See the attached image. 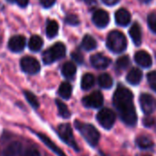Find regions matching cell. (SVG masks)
Segmentation results:
<instances>
[{
  "mask_svg": "<svg viewBox=\"0 0 156 156\" xmlns=\"http://www.w3.org/2000/svg\"><path fill=\"white\" fill-rule=\"evenodd\" d=\"M71 57H72V58H73L77 63H79V64H81V63L84 61V58H83L82 54L80 53V52H78V51L73 52V53L71 54Z\"/></svg>",
  "mask_w": 156,
  "mask_h": 156,
  "instance_id": "obj_33",
  "label": "cell"
},
{
  "mask_svg": "<svg viewBox=\"0 0 156 156\" xmlns=\"http://www.w3.org/2000/svg\"><path fill=\"white\" fill-rule=\"evenodd\" d=\"M82 103L87 108H100L103 104V96L100 91H93L82 99Z\"/></svg>",
  "mask_w": 156,
  "mask_h": 156,
  "instance_id": "obj_9",
  "label": "cell"
},
{
  "mask_svg": "<svg viewBox=\"0 0 156 156\" xmlns=\"http://www.w3.org/2000/svg\"><path fill=\"white\" fill-rule=\"evenodd\" d=\"M23 147L19 142L10 144L4 151L3 156H23Z\"/></svg>",
  "mask_w": 156,
  "mask_h": 156,
  "instance_id": "obj_16",
  "label": "cell"
},
{
  "mask_svg": "<svg viewBox=\"0 0 156 156\" xmlns=\"http://www.w3.org/2000/svg\"><path fill=\"white\" fill-rule=\"evenodd\" d=\"M143 79V72L139 69H133L129 71L126 80L132 85H138Z\"/></svg>",
  "mask_w": 156,
  "mask_h": 156,
  "instance_id": "obj_18",
  "label": "cell"
},
{
  "mask_svg": "<svg viewBox=\"0 0 156 156\" xmlns=\"http://www.w3.org/2000/svg\"><path fill=\"white\" fill-rule=\"evenodd\" d=\"M15 2H16L19 6H21V7H26V6L28 5L29 0H16Z\"/></svg>",
  "mask_w": 156,
  "mask_h": 156,
  "instance_id": "obj_36",
  "label": "cell"
},
{
  "mask_svg": "<svg viewBox=\"0 0 156 156\" xmlns=\"http://www.w3.org/2000/svg\"><path fill=\"white\" fill-rule=\"evenodd\" d=\"M84 2H86V3H88V4H90V3H91L93 0H83Z\"/></svg>",
  "mask_w": 156,
  "mask_h": 156,
  "instance_id": "obj_40",
  "label": "cell"
},
{
  "mask_svg": "<svg viewBox=\"0 0 156 156\" xmlns=\"http://www.w3.org/2000/svg\"><path fill=\"white\" fill-rule=\"evenodd\" d=\"M107 47L110 50L115 53L123 52L127 48V40L125 36L118 30L111 32L107 37Z\"/></svg>",
  "mask_w": 156,
  "mask_h": 156,
  "instance_id": "obj_3",
  "label": "cell"
},
{
  "mask_svg": "<svg viewBox=\"0 0 156 156\" xmlns=\"http://www.w3.org/2000/svg\"><path fill=\"white\" fill-rule=\"evenodd\" d=\"M130 36L132 37L133 42L136 46H140L142 43V31H141V27L138 23H134L132 27L130 28Z\"/></svg>",
  "mask_w": 156,
  "mask_h": 156,
  "instance_id": "obj_17",
  "label": "cell"
},
{
  "mask_svg": "<svg viewBox=\"0 0 156 156\" xmlns=\"http://www.w3.org/2000/svg\"><path fill=\"white\" fill-rule=\"evenodd\" d=\"M147 80L151 85V87L156 90V71H151L147 75Z\"/></svg>",
  "mask_w": 156,
  "mask_h": 156,
  "instance_id": "obj_32",
  "label": "cell"
},
{
  "mask_svg": "<svg viewBox=\"0 0 156 156\" xmlns=\"http://www.w3.org/2000/svg\"><path fill=\"white\" fill-rule=\"evenodd\" d=\"M58 134L60 137V139L66 143L69 146L73 148L75 151H79L80 148L74 139L73 133H72V128L69 123H63L58 125Z\"/></svg>",
  "mask_w": 156,
  "mask_h": 156,
  "instance_id": "obj_5",
  "label": "cell"
},
{
  "mask_svg": "<svg viewBox=\"0 0 156 156\" xmlns=\"http://www.w3.org/2000/svg\"><path fill=\"white\" fill-rule=\"evenodd\" d=\"M76 71H77L76 65L72 62H69V61L66 62L62 66V69H61L62 75L67 79H71L76 74Z\"/></svg>",
  "mask_w": 156,
  "mask_h": 156,
  "instance_id": "obj_20",
  "label": "cell"
},
{
  "mask_svg": "<svg viewBox=\"0 0 156 156\" xmlns=\"http://www.w3.org/2000/svg\"><path fill=\"white\" fill-rule=\"evenodd\" d=\"M141 2H143V3H149V2H151V0H140Z\"/></svg>",
  "mask_w": 156,
  "mask_h": 156,
  "instance_id": "obj_39",
  "label": "cell"
},
{
  "mask_svg": "<svg viewBox=\"0 0 156 156\" xmlns=\"http://www.w3.org/2000/svg\"><path fill=\"white\" fill-rule=\"evenodd\" d=\"M66 55V47L61 42L55 43L50 48L47 49L43 55L42 58L45 64H51L54 61L62 58Z\"/></svg>",
  "mask_w": 156,
  "mask_h": 156,
  "instance_id": "obj_4",
  "label": "cell"
},
{
  "mask_svg": "<svg viewBox=\"0 0 156 156\" xmlns=\"http://www.w3.org/2000/svg\"><path fill=\"white\" fill-rule=\"evenodd\" d=\"M65 22L70 26H77L80 24V19L79 17L74 15V14H70V15H68L65 18Z\"/></svg>",
  "mask_w": 156,
  "mask_h": 156,
  "instance_id": "obj_30",
  "label": "cell"
},
{
  "mask_svg": "<svg viewBox=\"0 0 156 156\" xmlns=\"http://www.w3.org/2000/svg\"><path fill=\"white\" fill-rule=\"evenodd\" d=\"M136 144L142 149H149V148L153 147V145H154L153 140L147 136H144V135H141V136L137 137L136 138Z\"/></svg>",
  "mask_w": 156,
  "mask_h": 156,
  "instance_id": "obj_26",
  "label": "cell"
},
{
  "mask_svg": "<svg viewBox=\"0 0 156 156\" xmlns=\"http://www.w3.org/2000/svg\"><path fill=\"white\" fill-rule=\"evenodd\" d=\"M145 156H150V155H145Z\"/></svg>",
  "mask_w": 156,
  "mask_h": 156,
  "instance_id": "obj_42",
  "label": "cell"
},
{
  "mask_svg": "<svg viewBox=\"0 0 156 156\" xmlns=\"http://www.w3.org/2000/svg\"><path fill=\"white\" fill-rule=\"evenodd\" d=\"M101 2L107 5H114L119 2V0H101Z\"/></svg>",
  "mask_w": 156,
  "mask_h": 156,
  "instance_id": "obj_37",
  "label": "cell"
},
{
  "mask_svg": "<svg viewBox=\"0 0 156 156\" xmlns=\"http://www.w3.org/2000/svg\"><path fill=\"white\" fill-rule=\"evenodd\" d=\"M23 156H40V153L37 149H29L24 154Z\"/></svg>",
  "mask_w": 156,
  "mask_h": 156,
  "instance_id": "obj_35",
  "label": "cell"
},
{
  "mask_svg": "<svg viewBox=\"0 0 156 156\" xmlns=\"http://www.w3.org/2000/svg\"><path fill=\"white\" fill-rule=\"evenodd\" d=\"M37 137L39 138V140L49 149V150H51L56 155L58 156H67L65 154H64V152L58 146V145H56L47 135H45V134H43V133H37Z\"/></svg>",
  "mask_w": 156,
  "mask_h": 156,
  "instance_id": "obj_14",
  "label": "cell"
},
{
  "mask_svg": "<svg viewBox=\"0 0 156 156\" xmlns=\"http://www.w3.org/2000/svg\"><path fill=\"white\" fill-rule=\"evenodd\" d=\"M131 14L125 8H121L115 13V21L119 26L126 27L131 22Z\"/></svg>",
  "mask_w": 156,
  "mask_h": 156,
  "instance_id": "obj_15",
  "label": "cell"
},
{
  "mask_svg": "<svg viewBox=\"0 0 156 156\" xmlns=\"http://www.w3.org/2000/svg\"><path fill=\"white\" fill-rule=\"evenodd\" d=\"M129 65H130V58L128 56H122L117 59L116 66L120 69H125L128 68Z\"/></svg>",
  "mask_w": 156,
  "mask_h": 156,
  "instance_id": "obj_29",
  "label": "cell"
},
{
  "mask_svg": "<svg viewBox=\"0 0 156 156\" xmlns=\"http://www.w3.org/2000/svg\"><path fill=\"white\" fill-rule=\"evenodd\" d=\"M97 120L104 129L110 130L115 122L116 115L112 110L105 108L99 112L97 115Z\"/></svg>",
  "mask_w": 156,
  "mask_h": 156,
  "instance_id": "obj_6",
  "label": "cell"
},
{
  "mask_svg": "<svg viewBox=\"0 0 156 156\" xmlns=\"http://www.w3.org/2000/svg\"><path fill=\"white\" fill-rule=\"evenodd\" d=\"M72 93V87L69 82H63L58 88V95L65 100H69Z\"/></svg>",
  "mask_w": 156,
  "mask_h": 156,
  "instance_id": "obj_21",
  "label": "cell"
},
{
  "mask_svg": "<svg viewBox=\"0 0 156 156\" xmlns=\"http://www.w3.org/2000/svg\"><path fill=\"white\" fill-rule=\"evenodd\" d=\"M140 104L143 112L147 115L153 113L156 110V100L148 93H143L140 96Z\"/></svg>",
  "mask_w": 156,
  "mask_h": 156,
  "instance_id": "obj_8",
  "label": "cell"
},
{
  "mask_svg": "<svg viewBox=\"0 0 156 156\" xmlns=\"http://www.w3.org/2000/svg\"><path fill=\"white\" fill-rule=\"evenodd\" d=\"M56 104L58 107V114L64 118V119H68L70 117V112L69 110V108L67 107V105L62 102L60 100H56Z\"/></svg>",
  "mask_w": 156,
  "mask_h": 156,
  "instance_id": "obj_27",
  "label": "cell"
},
{
  "mask_svg": "<svg viewBox=\"0 0 156 156\" xmlns=\"http://www.w3.org/2000/svg\"><path fill=\"white\" fill-rule=\"evenodd\" d=\"M134 60L139 66L144 68H150L153 64L151 55L145 50L137 51L134 55Z\"/></svg>",
  "mask_w": 156,
  "mask_h": 156,
  "instance_id": "obj_13",
  "label": "cell"
},
{
  "mask_svg": "<svg viewBox=\"0 0 156 156\" xmlns=\"http://www.w3.org/2000/svg\"><path fill=\"white\" fill-rule=\"evenodd\" d=\"M90 63L92 66L98 69H104L111 64V59L102 54H94L90 57Z\"/></svg>",
  "mask_w": 156,
  "mask_h": 156,
  "instance_id": "obj_11",
  "label": "cell"
},
{
  "mask_svg": "<svg viewBox=\"0 0 156 156\" xmlns=\"http://www.w3.org/2000/svg\"><path fill=\"white\" fill-rule=\"evenodd\" d=\"M58 24L55 20H50L48 22L46 27V34L48 38H53L58 35Z\"/></svg>",
  "mask_w": 156,
  "mask_h": 156,
  "instance_id": "obj_22",
  "label": "cell"
},
{
  "mask_svg": "<svg viewBox=\"0 0 156 156\" xmlns=\"http://www.w3.org/2000/svg\"><path fill=\"white\" fill-rule=\"evenodd\" d=\"M26 46V38L23 36L16 35L12 37L8 41V48L13 52H20Z\"/></svg>",
  "mask_w": 156,
  "mask_h": 156,
  "instance_id": "obj_12",
  "label": "cell"
},
{
  "mask_svg": "<svg viewBox=\"0 0 156 156\" xmlns=\"http://www.w3.org/2000/svg\"><path fill=\"white\" fill-rule=\"evenodd\" d=\"M21 69L27 74H37L40 70L39 62L33 57H24L20 60Z\"/></svg>",
  "mask_w": 156,
  "mask_h": 156,
  "instance_id": "obj_7",
  "label": "cell"
},
{
  "mask_svg": "<svg viewBox=\"0 0 156 156\" xmlns=\"http://www.w3.org/2000/svg\"><path fill=\"white\" fill-rule=\"evenodd\" d=\"M42 46H43V40L39 36L34 35L30 37L28 41V48L31 51L37 52L42 48Z\"/></svg>",
  "mask_w": 156,
  "mask_h": 156,
  "instance_id": "obj_19",
  "label": "cell"
},
{
  "mask_svg": "<svg viewBox=\"0 0 156 156\" xmlns=\"http://www.w3.org/2000/svg\"><path fill=\"white\" fill-rule=\"evenodd\" d=\"M24 95L27 101V102L34 108V109H37L39 107V102L37 99V97L31 92V91H28V90H26L24 91Z\"/></svg>",
  "mask_w": 156,
  "mask_h": 156,
  "instance_id": "obj_28",
  "label": "cell"
},
{
  "mask_svg": "<svg viewBox=\"0 0 156 156\" xmlns=\"http://www.w3.org/2000/svg\"><path fill=\"white\" fill-rule=\"evenodd\" d=\"M148 25L150 28L156 33V13H153L148 16Z\"/></svg>",
  "mask_w": 156,
  "mask_h": 156,
  "instance_id": "obj_31",
  "label": "cell"
},
{
  "mask_svg": "<svg viewBox=\"0 0 156 156\" xmlns=\"http://www.w3.org/2000/svg\"><path fill=\"white\" fill-rule=\"evenodd\" d=\"M92 21L96 27L102 28V27H105L108 26V24L110 22V16L106 11H104L102 9H99L93 13Z\"/></svg>",
  "mask_w": 156,
  "mask_h": 156,
  "instance_id": "obj_10",
  "label": "cell"
},
{
  "mask_svg": "<svg viewBox=\"0 0 156 156\" xmlns=\"http://www.w3.org/2000/svg\"><path fill=\"white\" fill-rule=\"evenodd\" d=\"M74 124L76 129L84 137L89 144L91 146H96L98 144L100 141V133L93 125L84 123L80 121H76Z\"/></svg>",
  "mask_w": 156,
  "mask_h": 156,
  "instance_id": "obj_2",
  "label": "cell"
},
{
  "mask_svg": "<svg viewBox=\"0 0 156 156\" xmlns=\"http://www.w3.org/2000/svg\"><path fill=\"white\" fill-rule=\"evenodd\" d=\"M8 2H10V3H13V2H15L16 0H7Z\"/></svg>",
  "mask_w": 156,
  "mask_h": 156,
  "instance_id": "obj_41",
  "label": "cell"
},
{
  "mask_svg": "<svg viewBox=\"0 0 156 156\" xmlns=\"http://www.w3.org/2000/svg\"><path fill=\"white\" fill-rule=\"evenodd\" d=\"M39 1H40V4L46 8L51 7L56 2V0H39Z\"/></svg>",
  "mask_w": 156,
  "mask_h": 156,
  "instance_id": "obj_34",
  "label": "cell"
},
{
  "mask_svg": "<svg viewBox=\"0 0 156 156\" xmlns=\"http://www.w3.org/2000/svg\"><path fill=\"white\" fill-rule=\"evenodd\" d=\"M113 104L125 124L129 126L136 124L137 113L133 104V95L130 90L122 86L118 87L113 95Z\"/></svg>",
  "mask_w": 156,
  "mask_h": 156,
  "instance_id": "obj_1",
  "label": "cell"
},
{
  "mask_svg": "<svg viewBox=\"0 0 156 156\" xmlns=\"http://www.w3.org/2000/svg\"><path fill=\"white\" fill-rule=\"evenodd\" d=\"M152 123H153V119H150V120L144 119V124H145L146 126H149V125H151Z\"/></svg>",
  "mask_w": 156,
  "mask_h": 156,
  "instance_id": "obj_38",
  "label": "cell"
},
{
  "mask_svg": "<svg viewBox=\"0 0 156 156\" xmlns=\"http://www.w3.org/2000/svg\"><path fill=\"white\" fill-rule=\"evenodd\" d=\"M94 82H95L94 76L90 73H86L81 79V83H80L81 89L84 90H88L90 88H92V86L94 85Z\"/></svg>",
  "mask_w": 156,
  "mask_h": 156,
  "instance_id": "obj_25",
  "label": "cell"
},
{
  "mask_svg": "<svg viewBox=\"0 0 156 156\" xmlns=\"http://www.w3.org/2000/svg\"><path fill=\"white\" fill-rule=\"evenodd\" d=\"M81 46L85 50H93L96 48L97 47V42L95 40V38L93 37H91L90 35H86L81 42Z\"/></svg>",
  "mask_w": 156,
  "mask_h": 156,
  "instance_id": "obj_23",
  "label": "cell"
},
{
  "mask_svg": "<svg viewBox=\"0 0 156 156\" xmlns=\"http://www.w3.org/2000/svg\"><path fill=\"white\" fill-rule=\"evenodd\" d=\"M98 82H99V85L103 89H111L113 85L112 78L107 73H103L100 75L98 78Z\"/></svg>",
  "mask_w": 156,
  "mask_h": 156,
  "instance_id": "obj_24",
  "label": "cell"
}]
</instances>
